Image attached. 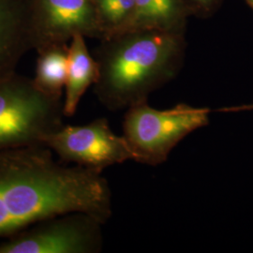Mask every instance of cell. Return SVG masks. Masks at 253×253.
Segmentation results:
<instances>
[{
	"mask_svg": "<svg viewBox=\"0 0 253 253\" xmlns=\"http://www.w3.org/2000/svg\"><path fill=\"white\" fill-rule=\"evenodd\" d=\"M190 17L183 0H135L131 29L186 32Z\"/></svg>",
	"mask_w": 253,
	"mask_h": 253,
	"instance_id": "10",
	"label": "cell"
},
{
	"mask_svg": "<svg viewBox=\"0 0 253 253\" xmlns=\"http://www.w3.org/2000/svg\"><path fill=\"white\" fill-rule=\"evenodd\" d=\"M186 49V32L131 29L100 40L97 99L110 111L147 101L180 73Z\"/></svg>",
	"mask_w": 253,
	"mask_h": 253,
	"instance_id": "2",
	"label": "cell"
},
{
	"mask_svg": "<svg viewBox=\"0 0 253 253\" xmlns=\"http://www.w3.org/2000/svg\"><path fill=\"white\" fill-rule=\"evenodd\" d=\"M211 110L178 103L166 110L147 101L126 109L123 136L134 155V162L158 166L168 160L172 149L191 132L209 124Z\"/></svg>",
	"mask_w": 253,
	"mask_h": 253,
	"instance_id": "4",
	"label": "cell"
},
{
	"mask_svg": "<svg viewBox=\"0 0 253 253\" xmlns=\"http://www.w3.org/2000/svg\"><path fill=\"white\" fill-rule=\"evenodd\" d=\"M224 0H183L190 17L208 19L220 9Z\"/></svg>",
	"mask_w": 253,
	"mask_h": 253,
	"instance_id": "13",
	"label": "cell"
},
{
	"mask_svg": "<svg viewBox=\"0 0 253 253\" xmlns=\"http://www.w3.org/2000/svg\"><path fill=\"white\" fill-rule=\"evenodd\" d=\"M71 212L106 223L113 213L112 193L102 172L68 166L45 145L0 150V238Z\"/></svg>",
	"mask_w": 253,
	"mask_h": 253,
	"instance_id": "1",
	"label": "cell"
},
{
	"mask_svg": "<svg viewBox=\"0 0 253 253\" xmlns=\"http://www.w3.org/2000/svg\"><path fill=\"white\" fill-rule=\"evenodd\" d=\"M99 76L98 63L85 42V37L75 35L68 47V73L64 90V115H75L82 98Z\"/></svg>",
	"mask_w": 253,
	"mask_h": 253,
	"instance_id": "9",
	"label": "cell"
},
{
	"mask_svg": "<svg viewBox=\"0 0 253 253\" xmlns=\"http://www.w3.org/2000/svg\"><path fill=\"white\" fill-rule=\"evenodd\" d=\"M64 98L47 95L17 73L0 80V150L43 145L64 125Z\"/></svg>",
	"mask_w": 253,
	"mask_h": 253,
	"instance_id": "3",
	"label": "cell"
},
{
	"mask_svg": "<svg viewBox=\"0 0 253 253\" xmlns=\"http://www.w3.org/2000/svg\"><path fill=\"white\" fill-rule=\"evenodd\" d=\"M43 145L62 163L103 172L110 166L134 161L124 136L118 135L104 118L85 125H65L47 136Z\"/></svg>",
	"mask_w": 253,
	"mask_h": 253,
	"instance_id": "6",
	"label": "cell"
},
{
	"mask_svg": "<svg viewBox=\"0 0 253 253\" xmlns=\"http://www.w3.org/2000/svg\"><path fill=\"white\" fill-rule=\"evenodd\" d=\"M33 49L27 0H0V80L16 73Z\"/></svg>",
	"mask_w": 253,
	"mask_h": 253,
	"instance_id": "8",
	"label": "cell"
},
{
	"mask_svg": "<svg viewBox=\"0 0 253 253\" xmlns=\"http://www.w3.org/2000/svg\"><path fill=\"white\" fill-rule=\"evenodd\" d=\"M96 5L102 39L130 28L135 0H96Z\"/></svg>",
	"mask_w": 253,
	"mask_h": 253,
	"instance_id": "12",
	"label": "cell"
},
{
	"mask_svg": "<svg viewBox=\"0 0 253 253\" xmlns=\"http://www.w3.org/2000/svg\"><path fill=\"white\" fill-rule=\"evenodd\" d=\"M247 2V4L252 8L253 10V0H245Z\"/></svg>",
	"mask_w": 253,
	"mask_h": 253,
	"instance_id": "15",
	"label": "cell"
},
{
	"mask_svg": "<svg viewBox=\"0 0 253 253\" xmlns=\"http://www.w3.org/2000/svg\"><path fill=\"white\" fill-rule=\"evenodd\" d=\"M99 218L83 212L48 217L0 241V253H98L103 247Z\"/></svg>",
	"mask_w": 253,
	"mask_h": 253,
	"instance_id": "5",
	"label": "cell"
},
{
	"mask_svg": "<svg viewBox=\"0 0 253 253\" xmlns=\"http://www.w3.org/2000/svg\"><path fill=\"white\" fill-rule=\"evenodd\" d=\"M33 49L69 44L75 35L101 40L96 0H27Z\"/></svg>",
	"mask_w": 253,
	"mask_h": 253,
	"instance_id": "7",
	"label": "cell"
},
{
	"mask_svg": "<svg viewBox=\"0 0 253 253\" xmlns=\"http://www.w3.org/2000/svg\"><path fill=\"white\" fill-rule=\"evenodd\" d=\"M68 47L69 44H54L37 52L35 76L32 79L37 87L47 95L64 96L68 73Z\"/></svg>",
	"mask_w": 253,
	"mask_h": 253,
	"instance_id": "11",
	"label": "cell"
},
{
	"mask_svg": "<svg viewBox=\"0 0 253 253\" xmlns=\"http://www.w3.org/2000/svg\"><path fill=\"white\" fill-rule=\"evenodd\" d=\"M246 110H253V104L252 105H244L237 107H229V108L220 109V112H238V111H246Z\"/></svg>",
	"mask_w": 253,
	"mask_h": 253,
	"instance_id": "14",
	"label": "cell"
}]
</instances>
